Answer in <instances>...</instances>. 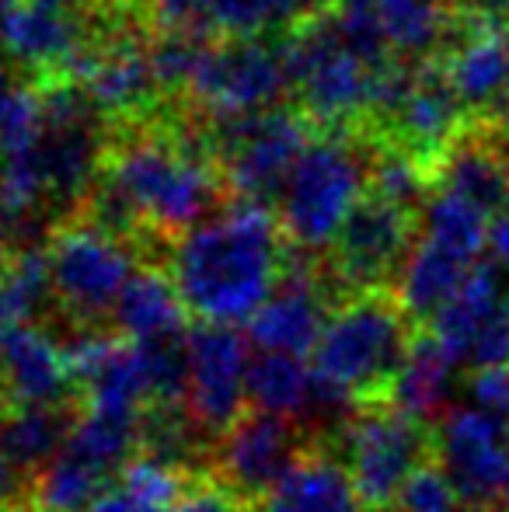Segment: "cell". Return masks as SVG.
Wrapping results in <instances>:
<instances>
[{
    "label": "cell",
    "instance_id": "obj_9",
    "mask_svg": "<svg viewBox=\"0 0 509 512\" xmlns=\"http://www.w3.org/2000/svg\"><path fill=\"white\" fill-rule=\"evenodd\" d=\"M342 464L353 474L363 506H391L401 485L436 460L433 425L394 408L363 411L342 422Z\"/></svg>",
    "mask_w": 509,
    "mask_h": 512
},
{
    "label": "cell",
    "instance_id": "obj_2",
    "mask_svg": "<svg viewBox=\"0 0 509 512\" xmlns=\"http://www.w3.org/2000/svg\"><path fill=\"white\" fill-rule=\"evenodd\" d=\"M283 272V230L272 209L238 199L220 216L178 234L168 276L199 321L248 324Z\"/></svg>",
    "mask_w": 509,
    "mask_h": 512
},
{
    "label": "cell",
    "instance_id": "obj_11",
    "mask_svg": "<svg viewBox=\"0 0 509 512\" xmlns=\"http://www.w3.org/2000/svg\"><path fill=\"white\" fill-rule=\"evenodd\" d=\"M248 338L234 324L199 321L189 328V394L185 411L203 436H224L248 405Z\"/></svg>",
    "mask_w": 509,
    "mask_h": 512
},
{
    "label": "cell",
    "instance_id": "obj_19",
    "mask_svg": "<svg viewBox=\"0 0 509 512\" xmlns=\"http://www.w3.org/2000/svg\"><path fill=\"white\" fill-rule=\"evenodd\" d=\"M0 384L11 405H63L74 387L67 349L35 324H11L0 331Z\"/></svg>",
    "mask_w": 509,
    "mask_h": 512
},
{
    "label": "cell",
    "instance_id": "obj_28",
    "mask_svg": "<svg viewBox=\"0 0 509 512\" xmlns=\"http://www.w3.org/2000/svg\"><path fill=\"white\" fill-rule=\"evenodd\" d=\"M189 488V474L157 457L129 460L123 481L102 495L88 512H171Z\"/></svg>",
    "mask_w": 509,
    "mask_h": 512
},
{
    "label": "cell",
    "instance_id": "obj_41",
    "mask_svg": "<svg viewBox=\"0 0 509 512\" xmlns=\"http://www.w3.org/2000/svg\"><path fill=\"white\" fill-rule=\"evenodd\" d=\"M0 512H46L39 506H0Z\"/></svg>",
    "mask_w": 509,
    "mask_h": 512
},
{
    "label": "cell",
    "instance_id": "obj_5",
    "mask_svg": "<svg viewBox=\"0 0 509 512\" xmlns=\"http://www.w3.org/2000/svg\"><path fill=\"white\" fill-rule=\"evenodd\" d=\"M290 88L304 115L321 129H363L374 115L377 74L360 53L346 46L328 11H311L283 39Z\"/></svg>",
    "mask_w": 509,
    "mask_h": 512
},
{
    "label": "cell",
    "instance_id": "obj_32",
    "mask_svg": "<svg viewBox=\"0 0 509 512\" xmlns=\"http://www.w3.org/2000/svg\"><path fill=\"white\" fill-rule=\"evenodd\" d=\"M154 21L164 32H185V35H206L210 32V0H154Z\"/></svg>",
    "mask_w": 509,
    "mask_h": 512
},
{
    "label": "cell",
    "instance_id": "obj_39",
    "mask_svg": "<svg viewBox=\"0 0 509 512\" xmlns=\"http://www.w3.org/2000/svg\"><path fill=\"white\" fill-rule=\"evenodd\" d=\"M7 91H11V67H7L4 53H0V102H4Z\"/></svg>",
    "mask_w": 509,
    "mask_h": 512
},
{
    "label": "cell",
    "instance_id": "obj_23",
    "mask_svg": "<svg viewBox=\"0 0 509 512\" xmlns=\"http://www.w3.org/2000/svg\"><path fill=\"white\" fill-rule=\"evenodd\" d=\"M509 300L503 269L496 262H478L461 283V290L447 300V307L433 317V335L447 345V352L464 363L478 331L496 317V310Z\"/></svg>",
    "mask_w": 509,
    "mask_h": 512
},
{
    "label": "cell",
    "instance_id": "obj_42",
    "mask_svg": "<svg viewBox=\"0 0 509 512\" xmlns=\"http://www.w3.org/2000/svg\"><path fill=\"white\" fill-rule=\"evenodd\" d=\"M464 512H496V506H468Z\"/></svg>",
    "mask_w": 509,
    "mask_h": 512
},
{
    "label": "cell",
    "instance_id": "obj_26",
    "mask_svg": "<svg viewBox=\"0 0 509 512\" xmlns=\"http://www.w3.org/2000/svg\"><path fill=\"white\" fill-rule=\"evenodd\" d=\"M384 32L401 60H433L443 53L457 28L450 0H374Z\"/></svg>",
    "mask_w": 509,
    "mask_h": 512
},
{
    "label": "cell",
    "instance_id": "obj_18",
    "mask_svg": "<svg viewBox=\"0 0 509 512\" xmlns=\"http://www.w3.org/2000/svg\"><path fill=\"white\" fill-rule=\"evenodd\" d=\"M328 324V300L311 269H286L272 297L248 321V342L258 352L307 356Z\"/></svg>",
    "mask_w": 509,
    "mask_h": 512
},
{
    "label": "cell",
    "instance_id": "obj_20",
    "mask_svg": "<svg viewBox=\"0 0 509 512\" xmlns=\"http://www.w3.org/2000/svg\"><path fill=\"white\" fill-rule=\"evenodd\" d=\"M457 370H461V363L450 356L447 345L433 331H422L408 345V356L401 363L398 377H394L391 391H387L384 405L433 425V418L447 415Z\"/></svg>",
    "mask_w": 509,
    "mask_h": 512
},
{
    "label": "cell",
    "instance_id": "obj_30",
    "mask_svg": "<svg viewBox=\"0 0 509 512\" xmlns=\"http://www.w3.org/2000/svg\"><path fill=\"white\" fill-rule=\"evenodd\" d=\"M304 0H210L213 39H258L286 25Z\"/></svg>",
    "mask_w": 509,
    "mask_h": 512
},
{
    "label": "cell",
    "instance_id": "obj_25",
    "mask_svg": "<svg viewBox=\"0 0 509 512\" xmlns=\"http://www.w3.org/2000/svg\"><path fill=\"white\" fill-rule=\"evenodd\" d=\"M74 422L67 405H11L0 415V443L21 474H39L63 450Z\"/></svg>",
    "mask_w": 509,
    "mask_h": 512
},
{
    "label": "cell",
    "instance_id": "obj_17",
    "mask_svg": "<svg viewBox=\"0 0 509 512\" xmlns=\"http://www.w3.org/2000/svg\"><path fill=\"white\" fill-rule=\"evenodd\" d=\"M74 387H81L84 405L112 415H147L150 384L140 345L126 335L84 331L67 345Z\"/></svg>",
    "mask_w": 509,
    "mask_h": 512
},
{
    "label": "cell",
    "instance_id": "obj_44",
    "mask_svg": "<svg viewBox=\"0 0 509 512\" xmlns=\"http://www.w3.org/2000/svg\"><path fill=\"white\" fill-rule=\"evenodd\" d=\"M116 4H123V0H116Z\"/></svg>",
    "mask_w": 509,
    "mask_h": 512
},
{
    "label": "cell",
    "instance_id": "obj_16",
    "mask_svg": "<svg viewBox=\"0 0 509 512\" xmlns=\"http://www.w3.org/2000/svg\"><path fill=\"white\" fill-rule=\"evenodd\" d=\"M471 129V119L464 112L457 91L450 88L440 60H422L415 67V81L401 105L381 122V140L398 143L412 157H419L436 175L447 150Z\"/></svg>",
    "mask_w": 509,
    "mask_h": 512
},
{
    "label": "cell",
    "instance_id": "obj_35",
    "mask_svg": "<svg viewBox=\"0 0 509 512\" xmlns=\"http://www.w3.org/2000/svg\"><path fill=\"white\" fill-rule=\"evenodd\" d=\"M454 14L461 21H492L509 25V0H450Z\"/></svg>",
    "mask_w": 509,
    "mask_h": 512
},
{
    "label": "cell",
    "instance_id": "obj_37",
    "mask_svg": "<svg viewBox=\"0 0 509 512\" xmlns=\"http://www.w3.org/2000/svg\"><path fill=\"white\" fill-rule=\"evenodd\" d=\"M18 478H21V471L11 464L4 443H0V506H7V499L18 492Z\"/></svg>",
    "mask_w": 509,
    "mask_h": 512
},
{
    "label": "cell",
    "instance_id": "obj_27",
    "mask_svg": "<svg viewBox=\"0 0 509 512\" xmlns=\"http://www.w3.org/2000/svg\"><path fill=\"white\" fill-rule=\"evenodd\" d=\"M314 398V366L293 352H258L248 370V401L255 411L304 418Z\"/></svg>",
    "mask_w": 509,
    "mask_h": 512
},
{
    "label": "cell",
    "instance_id": "obj_13",
    "mask_svg": "<svg viewBox=\"0 0 509 512\" xmlns=\"http://www.w3.org/2000/svg\"><path fill=\"white\" fill-rule=\"evenodd\" d=\"M471 126L509 129V25L461 21L436 56Z\"/></svg>",
    "mask_w": 509,
    "mask_h": 512
},
{
    "label": "cell",
    "instance_id": "obj_3",
    "mask_svg": "<svg viewBox=\"0 0 509 512\" xmlns=\"http://www.w3.org/2000/svg\"><path fill=\"white\" fill-rule=\"evenodd\" d=\"M408 310L384 290L353 293L328 314L311 366L318 384L353 405H384L412 345Z\"/></svg>",
    "mask_w": 509,
    "mask_h": 512
},
{
    "label": "cell",
    "instance_id": "obj_31",
    "mask_svg": "<svg viewBox=\"0 0 509 512\" xmlns=\"http://www.w3.org/2000/svg\"><path fill=\"white\" fill-rule=\"evenodd\" d=\"M394 506H398V512H461L464 499L457 495L447 471L429 460L401 485Z\"/></svg>",
    "mask_w": 509,
    "mask_h": 512
},
{
    "label": "cell",
    "instance_id": "obj_10",
    "mask_svg": "<svg viewBox=\"0 0 509 512\" xmlns=\"http://www.w3.org/2000/svg\"><path fill=\"white\" fill-rule=\"evenodd\" d=\"M422 216L387 203L377 192L356 203L346 223L339 227L332 251V286L349 293L384 290L387 283H398V272L415 248V230Z\"/></svg>",
    "mask_w": 509,
    "mask_h": 512
},
{
    "label": "cell",
    "instance_id": "obj_6",
    "mask_svg": "<svg viewBox=\"0 0 509 512\" xmlns=\"http://www.w3.org/2000/svg\"><path fill=\"white\" fill-rule=\"evenodd\" d=\"M314 122L304 112H262L248 119H217L210 150L224 168V182L238 199L272 206L283 196L293 164L311 143Z\"/></svg>",
    "mask_w": 509,
    "mask_h": 512
},
{
    "label": "cell",
    "instance_id": "obj_34",
    "mask_svg": "<svg viewBox=\"0 0 509 512\" xmlns=\"http://www.w3.org/2000/svg\"><path fill=\"white\" fill-rule=\"evenodd\" d=\"M471 401L478 408L492 411L509 425V366H499V370H478L468 384Z\"/></svg>",
    "mask_w": 509,
    "mask_h": 512
},
{
    "label": "cell",
    "instance_id": "obj_14",
    "mask_svg": "<svg viewBox=\"0 0 509 512\" xmlns=\"http://www.w3.org/2000/svg\"><path fill=\"white\" fill-rule=\"evenodd\" d=\"M304 453V432L293 425V418L252 411L217 439L213 460H217V478L248 506H258L300 464Z\"/></svg>",
    "mask_w": 509,
    "mask_h": 512
},
{
    "label": "cell",
    "instance_id": "obj_21",
    "mask_svg": "<svg viewBox=\"0 0 509 512\" xmlns=\"http://www.w3.org/2000/svg\"><path fill=\"white\" fill-rule=\"evenodd\" d=\"M475 258L461 255L457 248L443 241H433V237L422 234L415 241L412 255L405 258L398 272V293L394 297L401 300V307L408 310L412 321H433L447 300L461 290V283L468 279V272L475 269Z\"/></svg>",
    "mask_w": 509,
    "mask_h": 512
},
{
    "label": "cell",
    "instance_id": "obj_36",
    "mask_svg": "<svg viewBox=\"0 0 509 512\" xmlns=\"http://www.w3.org/2000/svg\"><path fill=\"white\" fill-rule=\"evenodd\" d=\"M489 251H492V262L509 276V206L499 209L489 223Z\"/></svg>",
    "mask_w": 509,
    "mask_h": 512
},
{
    "label": "cell",
    "instance_id": "obj_22",
    "mask_svg": "<svg viewBox=\"0 0 509 512\" xmlns=\"http://www.w3.org/2000/svg\"><path fill=\"white\" fill-rule=\"evenodd\" d=\"M258 512H363V499L342 460L307 450L300 464L258 502Z\"/></svg>",
    "mask_w": 509,
    "mask_h": 512
},
{
    "label": "cell",
    "instance_id": "obj_1",
    "mask_svg": "<svg viewBox=\"0 0 509 512\" xmlns=\"http://www.w3.org/2000/svg\"><path fill=\"white\" fill-rule=\"evenodd\" d=\"M224 168L210 140H192L171 122H143L109 143L102 175L91 189L84 216L129 237L143 230L185 234L217 206Z\"/></svg>",
    "mask_w": 509,
    "mask_h": 512
},
{
    "label": "cell",
    "instance_id": "obj_38",
    "mask_svg": "<svg viewBox=\"0 0 509 512\" xmlns=\"http://www.w3.org/2000/svg\"><path fill=\"white\" fill-rule=\"evenodd\" d=\"M11 230L0 223V283H4V276H7V269H11Z\"/></svg>",
    "mask_w": 509,
    "mask_h": 512
},
{
    "label": "cell",
    "instance_id": "obj_33",
    "mask_svg": "<svg viewBox=\"0 0 509 512\" xmlns=\"http://www.w3.org/2000/svg\"><path fill=\"white\" fill-rule=\"evenodd\" d=\"M171 512H248V502L238 492H231L220 478L189 481V488H185Z\"/></svg>",
    "mask_w": 509,
    "mask_h": 512
},
{
    "label": "cell",
    "instance_id": "obj_29",
    "mask_svg": "<svg viewBox=\"0 0 509 512\" xmlns=\"http://www.w3.org/2000/svg\"><path fill=\"white\" fill-rule=\"evenodd\" d=\"M109 488L105 474L60 450L35 474V506L46 512H88Z\"/></svg>",
    "mask_w": 509,
    "mask_h": 512
},
{
    "label": "cell",
    "instance_id": "obj_24",
    "mask_svg": "<svg viewBox=\"0 0 509 512\" xmlns=\"http://www.w3.org/2000/svg\"><path fill=\"white\" fill-rule=\"evenodd\" d=\"M185 304L178 297L171 276L157 269H140L126 283V290L116 300V328L119 335L133 338V342H154V338L182 335L185 328Z\"/></svg>",
    "mask_w": 509,
    "mask_h": 512
},
{
    "label": "cell",
    "instance_id": "obj_15",
    "mask_svg": "<svg viewBox=\"0 0 509 512\" xmlns=\"http://www.w3.org/2000/svg\"><path fill=\"white\" fill-rule=\"evenodd\" d=\"M436 464L454 481L464 506H496L509 471V425L492 411L454 408L433 425Z\"/></svg>",
    "mask_w": 509,
    "mask_h": 512
},
{
    "label": "cell",
    "instance_id": "obj_4",
    "mask_svg": "<svg viewBox=\"0 0 509 512\" xmlns=\"http://www.w3.org/2000/svg\"><path fill=\"white\" fill-rule=\"evenodd\" d=\"M374 133L325 129L307 143L279 196V220L297 248L321 251L335 241L346 216L370 192Z\"/></svg>",
    "mask_w": 509,
    "mask_h": 512
},
{
    "label": "cell",
    "instance_id": "obj_12",
    "mask_svg": "<svg viewBox=\"0 0 509 512\" xmlns=\"http://www.w3.org/2000/svg\"><path fill=\"white\" fill-rule=\"evenodd\" d=\"M95 46L81 0H18L0 14V49L39 81H74Z\"/></svg>",
    "mask_w": 509,
    "mask_h": 512
},
{
    "label": "cell",
    "instance_id": "obj_43",
    "mask_svg": "<svg viewBox=\"0 0 509 512\" xmlns=\"http://www.w3.org/2000/svg\"><path fill=\"white\" fill-rule=\"evenodd\" d=\"M14 4H18V0H0V14H4V11H11Z\"/></svg>",
    "mask_w": 509,
    "mask_h": 512
},
{
    "label": "cell",
    "instance_id": "obj_8",
    "mask_svg": "<svg viewBox=\"0 0 509 512\" xmlns=\"http://www.w3.org/2000/svg\"><path fill=\"white\" fill-rule=\"evenodd\" d=\"M290 88L283 42L258 39H206L185 95L210 122L248 119L272 112V105Z\"/></svg>",
    "mask_w": 509,
    "mask_h": 512
},
{
    "label": "cell",
    "instance_id": "obj_7",
    "mask_svg": "<svg viewBox=\"0 0 509 512\" xmlns=\"http://www.w3.org/2000/svg\"><path fill=\"white\" fill-rule=\"evenodd\" d=\"M53 297L74 321L95 324L116 310L119 293L133 279V248L123 234L91 216L67 223L49 241Z\"/></svg>",
    "mask_w": 509,
    "mask_h": 512
},
{
    "label": "cell",
    "instance_id": "obj_40",
    "mask_svg": "<svg viewBox=\"0 0 509 512\" xmlns=\"http://www.w3.org/2000/svg\"><path fill=\"white\" fill-rule=\"evenodd\" d=\"M496 509H499V512H509V471H506L503 488H499V502H496Z\"/></svg>",
    "mask_w": 509,
    "mask_h": 512
}]
</instances>
